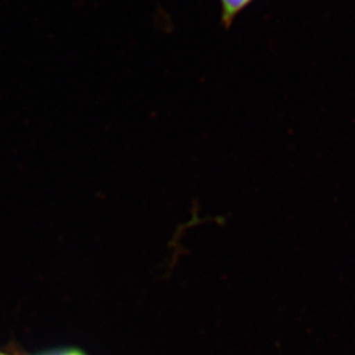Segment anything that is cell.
<instances>
[{
  "mask_svg": "<svg viewBox=\"0 0 355 355\" xmlns=\"http://www.w3.org/2000/svg\"><path fill=\"white\" fill-rule=\"evenodd\" d=\"M0 355H7V354H4V353H1V352H0Z\"/></svg>",
  "mask_w": 355,
  "mask_h": 355,
  "instance_id": "obj_3",
  "label": "cell"
},
{
  "mask_svg": "<svg viewBox=\"0 0 355 355\" xmlns=\"http://www.w3.org/2000/svg\"><path fill=\"white\" fill-rule=\"evenodd\" d=\"M61 355H80L79 353H76V352H71V353H64V354Z\"/></svg>",
  "mask_w": 355,
  "mask_h": 355,
  "instance_id": "obj_2",
  "label": "cell"
},
{
  "mask_svg": "<svg viewBox=\"0 0 355 355\" xmlns=\"http://www.w3.org/2000/svg\"><path fill=\"white\" fill-rule=\"evenodd\" d=\"M220 1V10H221V24L229 29L233 24L234 19L240 13L246 10L254 0H218Z\"/></svg>",
  "mask_w": 355,
  "mask_h": 355,
  "instance_id": "obj_1",
  "label": "cell"
}]
</instances>
